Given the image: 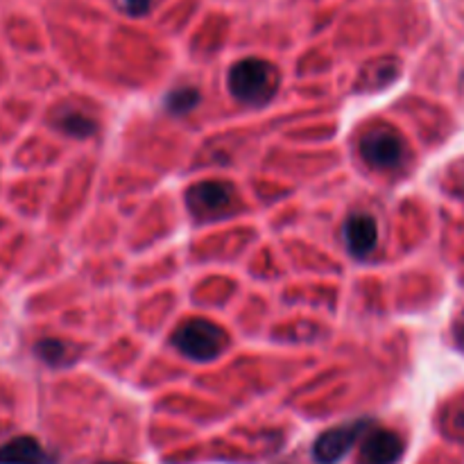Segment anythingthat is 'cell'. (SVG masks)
<instances>
[{
	"label": "cell",
	"instance_id": "cell-12",
	"mask_svg": "<svg viewBox=\"0 0 464 464\" xmlns=\"http://www.w3.org/2000/svg\"><path fill=\"white\" fill-rule=\"evenodd\" d=\"M154 0H118L122 9H125L130 16H145V14L152 9Z\"/></svg>",
	"mask_w": 464,
	"mask_h": 464
},
{
	"label": "cell",
	"instance_id": "cell-7",
	"mask_svg": "<svg viewBox=\"0 0 464 464\" xmlns=\"http://www.w3.org/2000/svg\"><path fill=\"white\" fill-rule=\"evenodd\" d=\"M0 464H54V456L30 435H21L0 444Z\"/></svg>",
	"mask_w": 464,
	"mask_h": 464
},
{
	"label": "cell",
	"instance_id": "cell-11",
	"mask_svg": "<svg viewBox=\"0 0 464 464\" xmlns=\"http://www.w3.org/2000/svg\"><path fill=\"white\" fill-rule=\"evenodd\" d=\"M198 102H199V93L195 89H188V86L172 91V93L166 98V107L170 109L172 113H179V116L198 107Z\"/></svg>",
	"mask_w": 464,
	"mask_h": 464
},
{
	"label": "cell",
	"instance_id": "cell-14",
	"mask_svg": "<svg viewBox=\"0 0 464 464\" xmlns=\"http://www.w3.org/2000/svg\"><path fill=\"white\" fill-rule=\"evenodd\" d=\"M100 464H125V462H100Z\"/></svg>",
	"mask_w": 464,
	"mask_h": 464
},
{
	"label": "cell",
	"instance_id": "cell-1",
	"mask_svg": "<svg viewBox=\"0 0 464 464\" xmlns=\"http://www.w3.org/2000/svg\"><path fill=\"white\" fill-rule=\"evenodd\" d=\"M229 91L238 102L249 104V107H263L276 95L281 84V75L275 63L258 57L240 59L231 66Z\"/></svg>",
	"mask_w": 464,
	"mask_h": 464
},
{
	"label": "cell",
	"instance_id": "cell-10",
	"mask_svg": "<svg viewBox=\"0 0 464 464\" xmlns=\"http://www.w3.org/2000/svg\"><path fill=\"white\" fill-rule=\"evenodd\" d=\"M36 356L45 362V365H53V367H62L68 365L71 361V347L66 343L57 338H45L36 344Z\"/></svg>",
	"mask_w": 464,
	"mask_h": 464
},
{
	"label": "cell",
	"instance_id": "cell-5",
	"mask_svg": "<svg viewBox=\"0 0 464 464\" xmlns=\"http://www.w3.org/2000/svg\"><path fill=\"white\" fill-rule=\"evenodd\" d=\"M372 420H356L349 424H340L322 433L313 444V458L317 464H338L356 447L358 440L372 429Z\"/></svg>",
	"mask_w": 464,
	"mask_h": 464
},
{
	"label": "cell",
	"instance_id": "cell-9",
	"mask_svg": "<svg viewBox=\"0 0 464 464\" xmlns=\"http://www.w3.org/2000/svg\"><path fill=\"white\" fill-rule=\"evenodd\" d=\"M54 125L63 131V134L72 136V139H86L95 131V118H91L89 113L82 111V109L66 107L57 113L54 118Z\"/></svg>",
	"mask_w": 464,
	"mask_h": 464
},
{
	"label": "cell",
	"instance_id": "cell-2",
	"mask_svg": "<svg viewBox=\"0 0 464 464\" xmlns=\"http://www.w3.org/2000/svg\"><path fill=\"white\" fill-rule=\"evenodd\" d=\"M229 334L220 324L204 320V317L184 322L172 335V344L186 358L198 362H211L220 358L229 349Z\"/></svg>",
	"mask_w": 464,
	"mask_h": 464
},
{
	"label": "cell",
	"instance_id": "cell-4",
	"mask_svg": "<svg viewBox=\"0 0 464 464\" xmlns=\"http://www.w3.org/2000/svg\"><path fill=\"white\" fill-rule=\"evenodd\" d=\"M361 154L367 166L381 172H392L406 163L408 145L401 131L390 125H374L361 136Z\"/></svg>",
	"mask_w": 464,
	"mask_h": 464
},
{
	"label": "cell",
	"instance_id": "cell-6",
	"mask_svg": "<svg viewBox=\"0 0 464 464\" xmlns=\"http://www.w3.org/2000/svg\"><path fill=\"white\" fill-rule=\"evenodd\" d=\"M406 444L401 435L390 429H374L372 426L362 435L361 451H358V464H397L401 460Z\"/></svg>",
	"mask_w": 464,
	"mask_h": 464
},
{
	"label": "cell",
	"instance_id": "cell-8",
	"mask_svg": "<svg viewBox=\"0 0 464 464\" xmlns=\"http://www.w3.org/2000/svg\"><path fill=\"white\" fill-rule=\"evenodd\" d=\"M344 243H347L349 252L353 256L365 258L367 254L374 252L376 240H379V229H376L374 218L365 216V213H358L352 216L344 222Z\"/></svg>",
	"mask_w": 464,
	"mask_h": 464
},
{
	"label": "cell",
	"instance_id": "cell-3",
	"mask_svg": "<svg viewBox=\"0 0 464 464\" xmlns=\"http://www.w3.org/2000/svg\"><path fill=\"white\" fill-rule=\"evenodd\" d=\"M186 207L198 222H218L238 213V190L229 181H198L186 190Z\"/></svg>",
	"mask_w": 464,
	"mask_h": 464
},
{
	"label": "cell",
	"instance_id": "cell-13",
	"mask_svg": "<svg viewBox=\"0 0 464 464\" xmlns=\"http://www.w3.org/2000/svg\"><path fill=\"white\" fill-rule=\"evenodd\" d=\"M458 343H460L462 344V347H464V322H462V324L460 326H458Z\"/></svg>",
	"mask_w": 464,
	"mask_h": 464
}]
</instances>
